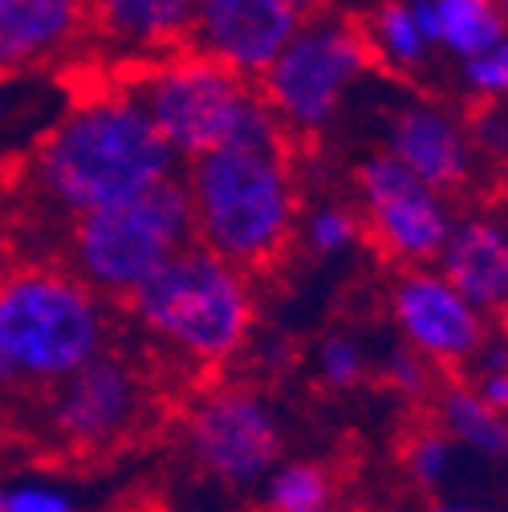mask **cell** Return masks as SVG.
<instances>
[{
  "instance_id": "9c48e42d",
  "label": "cell",
  "mask_w": 508,
  "mask_h": 512,
  "mask_svg": "<svg viewBox=\"0 0 508 512\" xmlns=\"http://www.w3.org/2000/svg\"><path fill=\"white\" fill-rule=\"evenodd\" d=\"M183 447L208 484L228 492L261 488L281 464V423L277 411L252 387H216L200 395L183 419Z\"/></svg>"
},
{
  "instance_id": "d4e9b609",
  "label": "cell",
  "mask_w": 508,
  "mask_h": 512,
  "mask_svg": "<svg viewBox=\"0 0 508 512\" xmlns=\"http://www.w3.org/2000/svg\"><path fill=\"white\" fill-rule=\"evenodd\" d=\"M460 82L472 98H500L508 102V33L480 57L460 66Z\"/></svg>"
},
{
  "instance_id": "4dcf8cb0",
  "label": "cell",
  "mask_w": 508,
  "mask_h": 512,
  "mask_svg": "<svg viewBox=\"0 0 508 512\" xmlns=\"http://www.w3.org/2000/svg\"><path fill=\"white\" fill-rule=\"evenodd\" d=\"M5 200H9V187H5V167H0V216H5Z\"/></svg>"
},
{
  "instance_id": "f1b7e54d",
  "label": "cell",
  "mask_w": 508,
  "mask_h": 512,
  "mask_svg": "<svg viewBox=\"0 0 508 512\" xmlns=\"http://www.w3.org/2000/svg\"><path fill=\"white\" fill-rule=\"evenodd\" d=\"M13 261H17V256H13V244H9L5 236H0V277H5V273L13 269Z\"/></svg>"
},
{
  "instance_id": "cb8c5ba5",
  "label": "cell",
  "mask_w": 508,
  "mask_h": 512,
  "mask_svg": "<svg viewBox=\"0 0 508 512\" xmlns=\"http://www.w3.org/2000/svg\"><path fill=\"white\" fill-rule=\"evenodd\" d=\"M468 135L480 159L508 163V102L500 98H476V110L464 118Z\"/></svg>"
},
{
  "instance_id": "f546056e",
  "label": "cell",
  "mask_w": 508,
  "mask_h": 512,
  "mask_svg": "<svg viewBox=\"0 0 508 512\" xmlns=\"http://www.w3.org/2000/svg\"><path fill=\"white\" fill-rule=\"evenodd\" d=\"M427 512H488V508H480V504H431Z\"/></svg>"
},
{
  "instance_id": "1f68e13d",
  "label": "cell",
  "mask_w": 508,
  "mask_h": 512,
  "mask_svg": "<svg viewBox=\"0 0 508 512\" xmlns=\"http://www.w3.org/2000/svg\"><path fill=\"white\" fill-rule=\"evenodd\" d=\"M500 330H504V338H508V305L500 309Z\"/></svg>"
},
{
  "instance_id": "ba28073f",
  "label": "cell",
  "mask_w": 508,
  "mask_h": 512,
  "mask_svg": "<svg viewBox=\"0 0 508 512\" xmlns=\"http://www.w3.org/2000/svg\"><path fill=\"white\" fill-rule=\"evenodd\" d=\"M354 208L362 216V244L399 269L435 265V256L452 232V196L435 191L387 147L370 151L350 171Z\"/></svg>"
},
{
  "instance_id": "3957f363",
  "label": "cell",
  "mask_w": 508,
  "mask_h": 512,
  "mask_svg": "<svg viewBox=\"0 0 508 512\" xmlns=\"http://www.w3.org/2000/svg\"><path fill=\"white\" fill-rule=\"evenodd\" d=\"M252 273L192 240L118 305L122 322L187 374L228 366L257 326Z\"/></svg>"
},
{
  "instance_id": "8992f818",
  "label": "cell",
  "mask_w": 508,
  "mask_h": 512,
  "mask_svg": "<svg viewBox=\"0 0 508 512\" xmlns=\"http://www.w3.org/2000/svg\"><path fill=\"white\" fill-rule=\"evenodd\" d=\"M155 370L110 346L21 407H33V435L66 456H102L126 447L155 415Z\"/></svg>"
},
{
  "instance_id": "7402d4cb",
  "label": "cell",
  "mask_w": 508,
  "mask_h": 512,
  "mask_svg": "<svg viewBox=\"0 0 508 512\" xmlns=\"http://www.w3.org/2000/svg\"><path fill=\"white\" fill-rule=\"evenodd\" d=\"M403 468L411 472L415 484L435 488L443 476H448V468H452V435L443 431L439 423L411 431L407 443H403Z\"/></svg>"
},
{
  "instance_id": "7c38bea8",
  "label": "cell",
  "mask_w": 508,
  "mask_h": 512,
  "mask_svg": "<svg viewBox=\"0 0 508 512\" xmlns=\"http://www.w3.org/2000/svg\"><path fill=\"white\" fill-rule=\"evenodd\" d=\"M94 45V0H0V78L61 70Z\"/></svg>"
},
{
  "instance_id": "9a60e30c",
  "label": "cell",
  "mask_w": 508,
  "mask_h": 512,
  "mask_svg": "<svg viewBox=\"0 0 508 512\" xmlns=\"http://www.w3.org/2000/svg\"><path fill=\"white\" fill-rule=\"evenodd\" d=\"M196 0H94V49L183 53V29Z\"/></svg>"
},
{
  "instance_id": "d6986e66",
  "label": "cell",
  "mask_w": 508,
  "mask_h": 512,
  "mask_svg": "<svg viewBox=\"0 0 508 512\" xmlns=\"http://www.w3.org/2000/svg\"><path fill=\"white\" fill-rule=\"evenodd\" d=\"M338 496V480L317 460L277 464L261 480V508L265 512H330Z\"/></svg>"
},
{
  "instance_id": "603a6c76",
  "label": "cell",
  "mask_w": 508,
  "mask_h": 512,
  "mask_svg": "<svg viewBox=\"0 0 508 512\" xmlns=\"http://www.w3.org/2000/svg\"><path fill=\"white\" fill-rule=\"evenodd\" d=\"M378 378L387 382V387L399 395V399H407V403H423V399H435V391H439V366L435 362H427L419 350H395L387 362H383V370H378Z\"/></svg>"
},
{
  "instance_id": "e0dca14e",
  "label": "cell",
  "mask_w": 508,
  "mask_h": 512,
  "mask_svg": "<svg viewBox=\"0 0 508 512\" xmlns=\"http://www.w3.org/2000/svg\"><path fill=\"white\" fill-rule=\"evenodd\" d=\"M370 53H374V70H383L391 78H415L431 66V41L419 25L415 0H378L366 17H354Z\"/></svg>"
},
{
  "instance_id": "4316f807",
  "label": "cell",
  "mask_w": 508,
  "mask_h": 512,
  "mask_svg": "<svg viewBox=\"0 0 508 512\" xmlns=\"http://www.w3.org/2000/svg\"><path fill=\"white\" fill-rule=\"evenodd\" d=\"M476 391H480V399H484L488 407H496V411L508 415V366H504V370H484V374H476Z\"/></svg>"
},
{
  "instance_id": "30bf717a",
  "label": "cell",
  "mask_w": 508,
  "mask_h": 512,
  "mask_svg": "<svg viewBox=\"0 0 508 512\" xmlns=\"http://www.w3.org/2000/svg\"><path fill=\"white\" fill-rule=\"evenodd\" d=\"M391 317L403 342L439 370L468 366L472 354L488 342L484 313L435 265L399 269L391 289Z\"/></svg>"
},
{
  "instance_id": "2e32d148",
  "label": "cell",
  "mask_w": 508,
  "mask_h": 512,
  "mask_svg": "<svg viewBox=\"0 0 508 512\" xmlns=\"http://www.w3.org/2000/svg\"><path fill=\"white\" fill-rule=\"evenodd\" d=\"M415 13L431 49L448 53L460 66L488 53L508 33L496 0H415Z\"/></svg>"
},
{
  "instance_id": "ffe728a7",
  "label": "cell",
  "mask_w": 508,
  "mask_h": 512,
  "mask_svg": "<svg viewBox=\"0 0 508 512\" xmlns=\"http://www.w3.org/2000/svg\"><path fill=\"white\" fill-rule=\"evenodd\" d=\"M297 240L313 256H338V252H350L354 244H362V216H358L354 200H326V204L301 212Z\"/></svg>"
},
{
  "instance_id": "277c9868",
  "label": "cell",
  "mask_w": 508,
  "mask_h": 512,
  "mask_svg": "<svg viewBox=\"0 0 508 512\" xmlns=\"http://www.w3.org/2000/svg\"><path fill=\"white\" fill-rule=\"evenodd\" d=\"M118 326V305L53 256L13 261L0 277V346L17 370L25 403L110 350Z\"/></svg>"
},
{
  "instance_id": "52a82bcc",
  "label": "cell",
  "mask_w": 508,
  "mask_h": 512,
  "mask_svg": "<svg viewBox=\"0 0 508 512\" xmlns=\"http://www.w3.org/2000/svg\"><path fill=\"white\" fill-rule=\"evenodd\" d=\"M374 70V53L354 17H309L293 41L257 74L265 106L289 131L301 151H313L322 135L338 122V110L354 82Z\"/></svg>"
},
{
  "instance_id": "4fadbf2b",
  "label": "cell",
  "mask_w": 508,
  "mask_h": 512,
  "mask_svg": "<svg viewBox=\"0 0 508 512\" xmlns=\"http://www.w3.org/2000/svg\"><path fill=\"white\" fill-rule=\"evenodd\" d=\"M387 151L407 163L419 179H427L443 196L464 191L476 175V147L468 122L431 98H411L387 118Z\"/></svg>"
},
{
  "instance_id": "484cf974",
  "label": "cell",
  "mask_w": 508,
  "mask_h": 512,
  "mask_svg": "<svg viewBox=\"0 0 508 512\" xmlns=\"http://www.w3.org/2000/svg\"><path fill=\"white\" fill-rule=\"evenodd\" d=\"M0 512H78V500L66 488L21 480V484H0Z\"/></svg>"
},
{
  "instance_id": "7a4b0ae2",
  "label": "cell",
  "mask_w": 508,
  "mask_h": 512,
  "mask_svg": "<svg viewBox=\"0 0 508 512\" xmlns=\"http://www.w3.org/2000/svg\"><path fill=\"white\" fill-rule=\"evenodd\" d=\"M301 151L285 126L183 159L196 240L244 273L277 269L301 228Z\"/></svg>"
},
{
  "instance_id": "ac0fdd59",
  "label": "cell",
  "mask_w": 508,
  "mask_h": 512,
  "mask_svg": "<svg viewBox=\"0 0 508 512\" xmlns=\"http://www.w3.org/2000/svg\"><path fill=\"white\" fill-rule=\"evenodd\" d=\"M435 423L456 443L472 447V452L508 460V415L488 407L476 387H464V382L439 387L435 391Z\"/></svg>"
},
{
  "instance_id": "d6a6232c",
  "label": "cell",
  "mask_w": 508,
  "mask_h": 512,
  "mask_svg": "<svg viewBox=\"0 0 508 512\" xmlns=\"http://www.w3.org/2000/svg\"><path fill=\"white\" fill-rule=\"evenodd\" d=\"M496 5H500V17H504V25H508V0H496Z\"/></svg>"
},
{
  "instance_id": "44dd1931",
  "label": "cell",
  "mask_w": 508,
  "mask_h": 512,
  "mask_svg": "<svg viewBox=\"0 0 508 512\" xmlns=\"http://www.w3.org/2000/svg\"><path fill=\"white\" fill-rule=\"evenodd\" d=\"M313 366L317 382L330 391H354L366 378V354L350 334H326L313 346Z\"/></svg>"
},
{
  "instance_id": "5b68a950",
  "label": "cell",
  "mask_w": 508,
  "mask_h": 512,
  "mask_svg": "<svg viewBox=\"0 0 508 512\" xmlns=\"http://www.w3.org/2000/svg\"><path fill=\"white\" fill-rule=\"evenodd\" d=\"M196 240L183 167L135 196L82 212L57 236V256L110 305H122L155 269Z\"/></svg>"
},
{
  "instance_id": "6da1fadb",
  "label": "cell",
  "mask_w": 508,
  "mask_h": 512,
  "mask_svg": "<svg viewBox=\"0 0 508 512\" xmlns=\"http://www.w3.org/2000/svg\"><path fill=\"white\" fill-rule=\"evenodd\" d=\"M17 220L49 224L57 236L82 212L126 200L175 175L183 159L159 135L143 102L126 90H78L29 151L0 159Z\"/></svg>"
},
{
  "instance_id": "5bb4252c",
  "label": "cell",
  "mask_w": 508,
  "mask_h": 512,
  "mask_svg": "<svg viewBox=\"0 0 508 512\" xmlns=\"http://www.w3.org/2000/svg\"><path fill=\"white\" fill-rule=\"evenodd\" d=\"M435 269L448 277L484 317H500L508 305V220L492 212L452 220Z\"/></svg>"
},
{
  "instance_id": "8fae6325",
  "label": "cell",
  "mask_w": 508,
  "mask_h": 512,
  "mask_svg": "<svg viewBox=\"0 0 508 512\" xmlns=\"http://www.w3.org/2000/svg\"><path fill=\"white\" fill-rule=\"evenodd\" d=\"M301 21L305 17L289 0H196L183 29V49L257 78L293 41Z\"/></svg>"
},
{
  "instance_id": "83f0119b",
  "label": "cell",
  "mask_w": 508,
  "mask_h": 512,
  "mask_svg": "<svg viewBox=\"0 0 508 512\" xmlns=\"http://www.w3.org/2000/svg\"><path fill=\"white\" fill-rule=\"evenodd\" d=\"M289 5L309 21V17H326L330 13V5H334V0H289Z\"/></svg>"
}]
</instances>
